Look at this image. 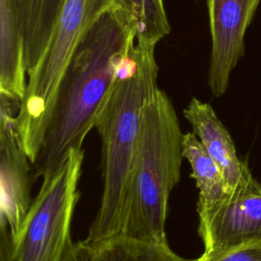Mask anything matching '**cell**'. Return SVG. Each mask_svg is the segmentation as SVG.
<instances>
[{
  "label": "cell",
  "mask_w": 261,
  "mask_h": 261,
  "mask_svg": "<svg viewBox=\"0 0 261 261\" xmlns=\"http://www.w3.org/2000/svg\"><path fill=\"white\" fill-rule=\"evenodd\" d=\"M136 44V29L116 5L88 31L61 80L34 178L58 166L71 150L83 149L95 127L122 59Z\"/></svg>",
  "instance_id": "6da1fadb"
},
{
  "label": "cell",
  "mask_w": 261,
  "mask_h": 261,
  "mask_svg": "<svg viewBox=\"0 0 261 261\" xmlns=\"http://www.w3.org/2000/svg\"><path fill=\"white\" fill-rule=\"evenodd\" d=\"M157 44L136 42L120 62L95 128L102 142V195L84 242L97 244L122 233L125 203L144 106L158 87Z\"/></svg>",
  "instance_id": "7a4b0ae2"
},
{
  "label": "cell",
  "mask_w": 261,
  "mask_h": 261,
  "mask_svg": "<svg viewBox=\"0 0 261 261\" xmlns=\"http://www.w3.org/2000/svg\"><path fill=\"white\" fill-rule=\"evenodd\" d=\"M184 135L168 95L157 87L142 114L121 234L138 240L166 237L168 202L180 180Z\"/></svg>",
  "instance_id": "3957f363"
},
{
  "label": "cell",
  "mask_w": 261,
  "mask_h": 261,
  "mask_svg": "<svg viewBox=\"0 0 261 261\" xmlns=\"http://www.w3.org/2000/svg\"><path fill=\"white\" fill-rule=\"evenodd\" d=\"M115 0H65L52 36L36 68L28 75L15 121L19 141L36 161L52 115L61 80L88 31Z\"/></svg>",
  "instance_id": "277c9868"
},
{
  "label": "cell",
  "mask_w": 261,
  "mask_h": 261,
  "mask_svg": "<svg viewBox=\"0 0 261 261\" xmlns=\"http://www.w3.org/2000/svg\"><path fill=\"white\" fill-rule=\"evenodd\" d=\"M84 150H71L44 174L24 221L12 239V261H62L80 194Z\"/></svg>",
  "instance_id": "5b68a950"
},
{
  "label": "cell",
  "mask_w": 261,
  "mask_h": 261,
  "mask_svg": "<svg viewBox=\"0 0 261 261\" xmlns=\"http://www.w3.org/2000/svg\"><path fill=\"white\" fill-rule=\"evenodd\" d=\"M202 256L261 245V184L255 178L220 202L197 209Z\"/></svg>",
  "instance_id": "8992f818"
},
{
  "label": "cell",
  "mask_w": 261,
  "mask_h": 261,
  "mask_svg": "<svg viewBox=\"0 0 261 261\" xmlns=\"http://www.w3.org/2000/svg\"><path fill=\"white\" fill-rule=\"evenodd\" d=\"M19 102L0 94V219L13 239L28 214L34 178L31 160L21 147L15 121Z\"/></svg>",
  "instance_id": "52a82bcc"
},
{
  "label": "cell",
  "mask_w": 261,
  "mask_h": 261,
  "mask_svg": "<svg viewBox=\"0 0 261 261\" xmlns=\"http://www.w3.org/2000/svg\"><path fill=\"white\" fill-rule=\"evenodd\" d=\"M261 0H206L211 35L208 85L214 97L227 90L229 77L244 56V38Z\"/></svg>",
  "instance_id": "ba28073f"
},
{
  "label": "cell",
  "mask_w": 261,
  "mask_h": 261,
  "mask_svg": "<svg viewBox=\"0 0 261 261\" xmlns=\"http://www.w3.org/2000/svg\"><path fill=\"white\" fill-rule=\"evenodd\" d=\"M182 113L190 122L192 132L219 165L229 193L254 179L247 163L239 158L228 130L209 103L193 97Z\"/></svg>",
  "instance_id": "9c48e42d"
},
{
  "label": "cell",
  "mask_w": 261,
  "mask_h": 261,
  "mask_svg": "<svg viewBox=\"0 0 261 261\" xmlns=\"http://www.w3.org/2000/svg\"><path fill=\"white\" fill-rule=\"evenodd\" d=\"M24 40L12 0H0V94L21 102L28 84Z\"/></svg>",
  "instance_id": "30bf717a"
},
{
  "label": "cell",
  "mask_w": 261,
  "mask_h": 261,
  "mask_svg": "<svg viewBox=\"0 0 261 261\" xmlns=\"http://www.w3.org/2000/svg\"><path fill=\"white\" fill-rule=\"evenodd\" d=\"M12 2L23 35L29 75L46 50L65 0H12Z\"/></svg>",
  "instance_id": "8fae6325"
},
{
  "label": "cell",
  "mask_w": 261,
  "mask_h": 261,
  "mask_svg": "<svg viewBox=\"0 0 261 261\" xmlns=\"http://www.w3.org/2000/svg\"><path fill=\"white\" fill-rule=\"evenodd\" d=\"M88 248L90 261H199L176 254L166 237L138 240L119 234Z\"/></svg>",
  "instance_id": "7c38bea8"
},
{
  "label": "cell",
  "mask_w": 261,
  "mask_h": 261,
  "mask_svg": "<svg viewBox=\"0 0 261 261\" xmlns=\"http://www.w3.org/2000/svg\"><path fill=\"white\" fill-rule=\"evenodd\" d=\"M182 152L199 190L197 209L210 207L223 200L229 194L224 175L193 132L184 135Z\"/></svg>",
  "instance_id": "4fadbf2b"
},
{
  "label": "cell",
  "mask_w": 261,
  "mask_h": 261,
  "mask_svg": "<svg viewBox=\"0 0 261 261\" xmlns=\"http://www.w3.org/2000/svg\"><path fill=\"white\" fill-rule=\"evenodd\" d=\"M136 29V42L157 44L170 33L163 0H115Z\"/></svg>",
  "instance_id": "5bb4252c"
},
{
  "label": "cell",
  "mask_w": 261,
  "mask_h": 261,
  "mask_svg": "<svg viewBox=\"0 0 261 261\" xmlns=\"http://www.w3.org/2000/svg\"><path fill=\"white\" fill-rule=\"evenodd\" d=\"M199 261H261V245H252L209 256H200Z\"/></svg>",
  "instance_id": "9a60e30c"
},
{
  "label": "cell",
  "mask_w": 261,
  "mask_h": 261,
  "mask_svg": "<svg viewBox=\"0 0 261 261\" xmlns=\"http://www.w3.org/2000/svg\"><path fill=\"white\" fill-rule=\"evenodd\" d=\"M62 261H90L88 245L84 241H70Z\"/></svg>",
  "instance_id": "2e32d148"
},
{
  "label": "cell",
  "mask_w": 261,
  "mask_h": 261,
  "mask_svg": "<svg viewBox=\"0 0 261 261\" xmlns=\"http://www.w3.org/2000/svg\"><path fill=\"white\" fill-rule=\"evenodd\" d=\"M0 261H12V238L3 219H0Z\"/></svg>",
  "instance_id": "e0dca14e"
},
{
  "label": "cell",
  "mask_w": 261,
  "mask_h": 261,
  "mask_svg": "<svg viewBox=\"0 0 261 261\" xmlns=\"http://www.w3.org/2000/svg\"><path fill=\"white\" fill-rule=\"evenodd\" d=\"M196 1H197V0H196Z\"/></svg>",
  "instance_id": "ac0fdd59"
}]
</instances>
